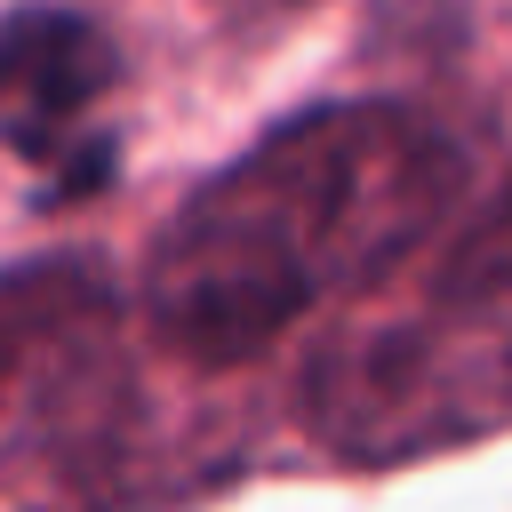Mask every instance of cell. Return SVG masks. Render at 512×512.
<instances>
[{"label": "cell", "instance_id": "1", "mask_svg": "<svg viewBox=\"0 0 512 512\" xmlns=\"http://www.w3.org/2000/svg\"><path fill=\"white\" fill-rule=\"evenodd\" d=\"M472 184V144L416 96H336L272 120L152 240L144 320L192 368L272 352L304 312L376 288Z\"/></svg>", "mask_w": 512, "mask_h": 512}, {"label": "cell", "instance_id": "2", "mask_svg": "<svg viewBox=\"0 0 512 512\" xmlns=\"http://www.w3.org/2000/svg\"><path fill=\"white\" fill-rule=\"evenodd\" d=\"M304 424L344 464H400L512 424V320L424 312L344 328L304 360Z\"/></svg>", "mask_w": 512, "mask_h": 512}, {"label": "cell", "instance_id": "3", "mask_svg": "<svg viewBox=\"0 0 512 512\" xmlns=\"http://www.w3.org/2000/svg\"><path fill=\"white\" fill-rule=\"evenodd\" d=\"M128 352L120 296L88 256H32L0 272V480L80 464L120 440Z\"/></svg>", "mask_w": 512, "mask_h": 512}, {"label": "cell", "instance_id": "4", "mask_svg": "<svg viewBox=\"0 0 512 512\" xmlns=\"http://www.w3.org/2000/svg\"><path fill=\"white\" fill-rule=\"evenodd\" d=\"M112 88L120 48L96 16L56 0L0 8V144L48 184L40 200H88L112 184Z\"/></svg>", "mask_w": 512, "mask_h": 512}, {"label": "cell", "instance_id": "5", "mask_svg": "<svg viewBox=\"0 0 512 512\" xmlns=\"http://www.w3.org/2000/svg\"><path fill=\"white\" fill-rule=\"evenodd\" d=\"M512 296V176L496 184L488 208L464 216V232L448 240L440 272H432V304H456V312H488Z\"/></svg>", "mask_w": 512, "mask_h": 512}, {"label": "cell", "instance_id": "6", "mask_svg": "<svg viewBox=\"0 0 512 512\" xmlns=\"http://www.w3.org/2000/svg\"><path fill=\"white\" fill-rule=\"evenodd\" d=\"M232 24H272V16H296V8H312V0H216Z\"/></svg>", "mask_w": 512, "mask_h": 512}]
</instances>
